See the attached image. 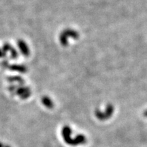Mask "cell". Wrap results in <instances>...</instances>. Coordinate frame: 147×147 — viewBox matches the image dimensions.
<instances>
[{"label": "cell", "mask_w": 147, "mask_h": 147, "mask_svg": "<svg viewBox=\"0 0 147 147\" xmlns=\"http://www.w3.org/2000/svg\"><path fill=\"white\" fill-rule=\"evenodd\" d=\"M113 113V106L109 105L107 107V108H106V112L104 113V115H96V117L99 119H100L101 121H103V120H106V119L110 118V117H111Z\"/></svg>", "instance_id": "obj_1"}, {"label": "cell", "mask_w": 147, "mask_h": 147, "mask_svg": "<svg viewBox=\"0 0 147 147\" xmlns=\"http://www.w3.org/2000/svg\"><path fill=\"white\" fill-rule=\"evenodd\" d=\"M144 117H147V110H146V111L144 112Z\"/></svg>", "instance_id": "obj_2"}]
</instances>
